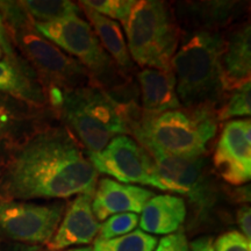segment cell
<instances>
[{"mask_svg": "<svg viewBox=\"0 0 251 251\" xmlns=\"http://www.w3.org/2000/svg\"><path fill=\"white\" fill-rule=\"evenodd\" d=\"M97 172L76 140L64 129L43 131L14 153L6 169L9 200L67 199L93 196Z\"/></svg>", "mask_w": 251, "mask_h": 251, "instance_id": "obj_1", "label": "cell"}, {"mask_svg": "<svg viewBox=\"0 0 251 251\" xmlns=\"http://www.w3.org/2000/svg\"><path fill=\"white\" fill-rule=\"evenodd\" d=\"M225 40L214 30H198L186 35L171 61L176 91L186 108H209L221 98L220 58Z\"/></svg>", "mask_w": 251, "mask_h": 251, "instance_id": "obj_2", "label": "cell"}, {"mask_svg": "<svg viewBox=\"0 0 251 251\" xmlns=\"http://www.w3.org/2000/svg\"><path fill=\"white\" fill-rule=\"evenodd\" d=\"M218 129L209 108H178L147 114L142 113L131 125L130 133L147 151L179 157H200Z\"/></svg>", "mask_w": 251, "mask_h": 251, "instance_id": "obj_3", "label": "cell"}, {"mask_svg": "<svg viewBox=\"0 0 251 251\" xmlns=\"http://www.w3.org/2000/svg\"><path fill=\"white\" fill-rule=\"evenodd\" d=\"M130 58L146 69H171L181 30L170 7L157 0L135 1L127 24Z\"/></svg>", "mask_w": 251, "mask_h": 251, "instance_id": "obj_4", "label": "cell"}, {"mask_svg": "<svg viewBox=\"0 0 251 251\" xmlns=\"http://www.w3.org/2000/svg\"><path fill=\"white\" fill-rule=\"evenodd\" d=\"M61 108L63 118L89 153L101 151L115 135L130 133L114 103L94 85L65 91Z\"/></svg>", "mask_w": 251, "mask_h": 251, "instance_id": "obj_5", "label": "cell"}, {"mask_svg": "<svg viewBox=\"0 0 251 251\" xmlns=\"http://www.w3.org/2000/svg\"><path fill=\"white\" fill-rule=\"evenodd\" d=\"M34 28L52 45L75 56L89 72L94 86L114 83V64L85 20L70 15L51 23H34Z\"/></svg>", "mask_w": 251, "mask_h": 251, "instance_id": "obj_6", "label": "cell"}, {"mask_svg": "<svg viewBox=\"0 0 251 251\" xmlns=\"http://www.w3.org/2000/svg\"><path fill=\"white\" fill-rule=\"evenodd\" d=\"M19 46L35 67L58 85L68 86L67 91L76 89L84 78H91L89 72L74 58L61 51L50 41L45 39L35 28L25 20L17 5L4 4ZM34 26V25H33Z\"/></svg>", "mask_w": 251, "mask_h": 251, "instance_id": "obj_7", "label": "cell"}, {"mask_svg": "<svg viewBox=\"0 0 251 251\" xmlns=\"http://www.w3.org/2000/svg\"><path fill=\"white\" fill-rule=\"evenodd\" d=\"M65 205L55 201L36 203L18 200L0 202V234L15 243L48 244L57 230Z\"/></svg>", "mask_w": 251, "mask_h": 251, "instance_id": "obj_8", "label": "cell"}, {"mask_svg": "<svg viewBox=\"0 0 251 251\" xmlns=\"http://www.w3.org/2000/svg\"><path fill=\"white\" fill-rule=\"evenodd\" d=\"M89 159L97 172L111 176L125 184L139 183L159 190L152 157L127 135L115 136L101 151L90 153Z\"/></svg>", "mask_w": 251, "mask_h": 251, "instance_id": "obj_9", "label": "cell"}, {"mask_svg": "<svg viewBox=\"0 0 251 251\" xmlns=\"http://www.w3.org/2000/svg\"><path fill=\"white\" fill-rule=\"evenodd\" d=\"M149 153L155 162L159 190L184 194L199 206L212 202L205 159L201 156L179 157L157 151Z\"/></svg>", "mask_w": 251, "mask_h": 251, "instance_id": "obj_10", "label": "cell"}, {"mask_svg": "<svg viewBox=\"0 0 251 251\" xmlns=\"http://www.w3.org/2000/svg\"><path fill=\"white\" fill-rule=\"evenodd\" d=\"M214 165L227 183L241 185L251 177L250 119L226 124L214 153Z\"/></svg>", "mask_w": 251, "mask_h": 251, "instance_id": "obj_11", "label": "cell"}, {"mask_svg": "<svg viewBox=\"0 0 251 251\" xmlns=\"http://www.w3.org/2000/svg\"><path fill=\"white\" fill-rule=\"evenodd\" d=\"M92 198L93 196L89 194H79L71 202L61 225L48 243L50 251L87 246L96 238L100 225L92 212Z\"/></svg>", "mask_w": 251, "mask_h": 251, "instance_id": "obj_12", "label": "cell"}, {"mask_svg": "<svg viewBox=\"0 0 251 251\" xmlns=\"http://www.w3.org/2000/svg\"><path fill=\"white\" fill-rule=\"evenodd\" d=\"M93 196L91 205L93 214L99 221H105L109 216L120 213H141L155 194L143 187L102 178Z\"/></svg>", "mask_w": 251, "mask_h": 251, "instance_id": "obj_13", "label": "cell"}, {"mask_svg": "<svg viewBox=\"0 0 251 251\" xmlns=\"http://www.w3.org/2000/svg\"><path fill=\"white\" fill-rule=\"evenodd\" d=\"M251 74V30L244 25L233 33L225 43L220 58V76L224 91H234L250 83Z\"/></svg>", "mask_w": 251, "mask_h": 251, "instance_id": "obj_14", "label": "cell"}, {"mask_svg": "<svg viewBox=\"0 0 251 251\" xmlns=\"http://www.w3.org/2000/svg\"><path fill=\"white\" fill-rule=\"evenodd\" d=\"M137 79L144 113L159 114L180 108L172 69H143Z\"/></svg>", "mask_w": 251, "mask_h": 251, "instance_id": "obj_15", "label": "cell"}, {"mask_svg": "<svg viewBox=\"0 0 251 251\" xmlns=\"http://www.w3.org/2000/svg\"><path fill=\"white\" fill-rule=\"evenodd\" d=\"M185 218L186 205L181 198L170 194L155 196L143 207L140 228L150 235H170L179 230Z\"/></svg>", "mask_w": 251, "mask_h": 251, "instance_id": "obj_16", "label": "cell"}, {"mask_svg": "<svg viewBox=\"0 0 251 251\" xmlns=\"http://www.w3.org/2000/svg\"><path fill=\"white\" fill-rule=\"evenodd\" d=\"M78 5L89 19L90 26L96 33L102 48L109 54V57H112L113 61L122 69L131 68L133 63H131L124 33H122L119 24L97 13L81 1Z\"/></svg>", "mask_w": 251, "mask_h": 251, "instance_id": "obj_17", "label": "cell"}, {"mask_svg": "<svg viewBox=\"0 0 251 251\" xmlns=\"http://www.w3.org/2000/svg\"><path fill=\"white\" fill-rule=\"evenodd\" d=\"M0 91L36 105L45 99L39 87L12 61L0 62Z\"/></svg>", "mask_w": 251, "mask_h": 251, "instance_id": "obj_18", "label": "cell"}, {"mask_svg": "<svg viewBox=\"0 0 251 251\" xmlns=\"http://www.w3.org/2000/svg\"><path fill=\"white\" fill-rule=\"evenodd\" d=\"M19 6L35 23H51L79 13V6L69 0H26Z\"/></svg>", "mask_w": 251, "mask_h": 251, "instance_id": "obj_19", "label": "cell"}, {"mask_svg": "<svg viewBox=\"0 0 251 251\" xmlns=\"http://www.w3.org/2000/svg\"><path fill=\"white\" fill-rule=\"evenodd\" d=\"M158 243L152 235L141 230H133L124 236L109 240L94 241L92 251H153Z\"/></svg>", "mask_w": 251, "mask_h": 251, "instance_id": "obj_20", "label": "cell"}, {"mask_svg": "<svg viewBox=\"0 0 251 251\" xmlns=\"http://www.w3.org/2000/svg\"><path fill=\"white\" fill-rule=\"evenodd\" d=\"M139 220V215L135 213H120L109 216L102 225H100L98 238L109 240L129 234L136 228Z\"/></svg>", "mask_w": 251, "mask_h": 251, "instance_id": "obj_21", "label": "cell"}, {"mask_svg": "<svg viewBox=\"0 0 251 251\" xmlns=\"http://www.w3.org/2000/svg\"><path fill=\"white\" fill-rule=\"evenodd\" d=\"M251 114V85L247 83L234 90L227 103L218 113L219 120H228L234 117H249Z\"/></svg>", "mask_w": 251, "mask_h": 251, "instance_id": "obj_22", "label": "cell"}, {"mask_svg": "<svg viewBox=\"0 0 251 251\" xmlns=\"http://www.w3.org/2000/svg\"><path fill=\"white\" fill-rule=\"evenodd\" d=\"M81 2L97 13L108 19L111 18L113 21H120L125 26L135 1L134 0H89Z\"/></svg>", "mask_w": 251, "mask_h": 251, "instance_id": "obj_23", "label": "cell"}, {"mask_svg": "<svg viewBox=\"0 0 251 251\" xmlns=\"http://www.w3.org/2000/svg\"><path fill=\"white\" fill-rule=\"evenodd\" d=\"M215 251H251V241L237 230L225 233L213 241Z\"/></svg>", "mask_w": 251, "mask_h": 251, "instance_id": "obj_24", "label": "cell"}, {"mask_svg": "<svg viewBox=\"0 0 251 251\" xmlns=\"http://www.w3.org/2000/svg\"><path fill=\"white\" fill-rule=\"evenodd\" d=\"M153 251H190V246L184 231L178 230L163 237Z\"/></svg>", "mask_w": 251, "mask_h": 251, "instance_id": "obj_25", "label": "cell"}, {"mask_svg": "<svg viewBox=\"0 0 251 251\" xmlns=\"http://www.w3.org/2000/svg\"><path fill=\"white\" fill-rule=\"evenodd\" d=\"M237 222L242 234L251 241V211L249 206H242L238 209Z\"/></svg>", "mask_w": 251, "mask_h": 251, "instance_id": "obj_26", "label": "cell"}, {"mask_svg": "<svg viewBox=\"0 0 251 251\" xmlns=\"http://www.w3.org/2000/svg\"><path fill=\"white\" fill-rule=\"evenodd\" d=\"M0 48H1L2 51H5V54L9 56V57H14L13 48H12L11 40H9L7 27H6L1 15H0Z\"/></svg>", "mask_w": 251, "mask_h": 251, "instance_id": "obj_27", "label": "cell"}, {"mask_svg": "<svg viewBox=\"0 0 251 251\" xmlns=\"http://www.w3.org/2000/svg\"><path fill=\"white\" fill-rule=\"evenodd\" d=\"M188 246L191 251H215L213 248V238L209 236L196 238Z\"/></svg>", "mask_w": 251, "mask_h": 251, "instance_id": "obj_28", "label": "cell"}, {"mask_svg": "<svg viewBox=\"0 0 251 251\" xmlns=\"http://www.w3.org/2000/svg\"><path fill=\"white\" fill-rule=\"evenodd\" d=\"M0 251H43L40 246H28V244L5 242L0 244Z\"/></svg>", "mask_w": 251, "mask_h": 251, "instance_id": "obj_29", "label": "cell"}, {"mask_svg": "<svg viewBox=\"0 0 251 251\" xmlns=\"http://www.w3.org/2000/svg\"><path fill=\"white\" fill-rule=\"evenodd\" d=\"M65 251H92V248L84 247V248H74V249H69Z\"/></svg>", "mask_w": 251, "mask_h": 251, "instance_id": "obj_30", "label": "cell"}, {"mask_svg": "<svg viewBox=\"0 0 251 251\" xmlns=\"http://www.w3.org/2000/svg\"><path fill=\"white\" fill-rule=\"evenodd\" d=\"M2 57V50H1V48H0V58Z\"/></svg>", "mask_w": 251, "mask_h": 251, "instance_id": "obj_31", "label": "cell"}]
</instances>
